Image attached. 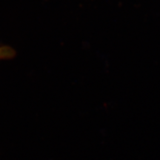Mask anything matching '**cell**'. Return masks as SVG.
Segmentation results:
<instances>
[{
  "label": "cell",
  "instance_id": "1",
  "mask_svg": "<svg viewBox=\"0 0 160 160\" xmlns=\"http://www.w3.org/2000/svg\"><path fill=\"white\" fill-rule=\"evenodd\" d=\"M14 54L13 49L8 47H0V59H10Z\"/></svg>",
  "mask_w": 160,
  "mask_h": 160
}]
</instances>
